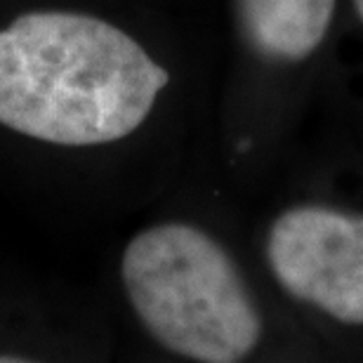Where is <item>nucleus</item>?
I'll return each mask as SVG.
<instances>
[{
    "mask_svg": "<svg viewBox=\"0 0 363 363\" xmlns=\"http://www.w3.org/2000/svg\"><path fill=\"white\" fill-rule=\"evenodd\" d=\"M170 74L123 28L83 12H26L0 31V125L97 147L149 118Z\"/></svg>",
    "mask_w": 363,
    "mask_h": 363,
    "instance_id": "obj_1",
    "label": "nucleus"
},
{
    "mask_svg": "<svg viewBox=\"0 0 363 363\" xmlns=\"http://www.w3.org/2000/svg\"><path fill=\"white\" fill-rule=\"evenodd\" d=\"M128 300L149 335L201 363H236L262 340V316L234 257L203 229L165 222L123 252Z\"/></svg>",
    "mask_w": 363,
    "mask_h": 363,
    "instance_id": "obj_2",
    "label": "nucleus"
},
{
    "mask_svg": "<svg viewBox=\"0 0 363 363\" xmlns=\"http://www.w3.org/2000/svg\"><path fill=\"white\" fill-rule=\"evenodd\" d=\"M267 262L290 297L363 325V213L297 206L276 217Z\"/></svg>",
    "mask_w": 363,
    "mask_h": 363,
    "instance_id": "obj_3",
    "label": "nucleus"
},
{
    "mask_svg": "<svg viewBox=\"0 0 363 363\" xmlns=\"http://www.w3.org/2000/svg\"><path fill=\"white\" fill-rule=\"evenodd\" d=\"M245 40L272 62H302L325 40L335 0H236Z\"/></svg>",
    "mask_w": 363,
    "mask_h": 363,
    "instance_id": "obj_4",
    "label": "nucleus"
},
{
    "mask_svg": "<svg viewBox=\"0 0 363 363\" xmlns=\"http://www.w3.org/2000/svg\"><path fill=\"white\" fill-rule=\"evenodd\" d=\"M354 10H357L359 19L363 21V0H354Z\"/></svg>",
    "mask_w": 363,
    "mask_h": 363,
    "instance_id": "obj_5",
    "label": "nucleus"
},
{
    "mask_svg": "<svg viewBox=\"0 0 363 363\" xmlns=\"http://www.w3.org/2000/svg\"><path fill=\"white\" fill-rule=\"evenodd\" d=\"M21 363V361H26V359H21V357H0V363Z\"/></svg>",
    "mask_w": 363,
    "mask_h": 363,
    "instance_id": "obj_6",
    "label": "nucleus"
}]
</instances>
